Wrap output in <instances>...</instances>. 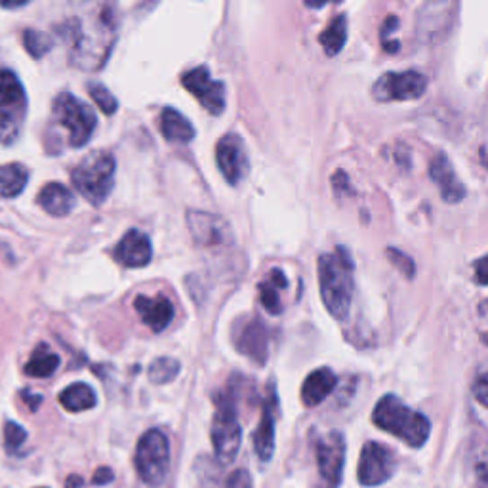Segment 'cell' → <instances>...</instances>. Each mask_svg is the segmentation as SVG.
<instances>
[{
	"label": "cell",
	"instance_id": "1",
	"mask_svg": "<svg viewBox=\"0 0 488 488\" xmlns=\"http://www.w3.org/2000/svg\"><path fill=\"white\" fill-rule=\"evenodd\" d=\"M115 39V13L109 6H102L92 13V18L78 23L71 52L73 63L83 71H98L111 54Z\"/></svg>",
	"mask_w": 488,
	"mask_h": 488
},
{
	"label": "cell",
	"instance_id": "2",
	"mask_svg": "<svg viewBox=\"0 0 488 488\" xmlns=\"http://www.w3.org/2000/svg\"><path fill=\"white\" fill-rule=\"evenodd\" d=\"M319 287L323 304L338 321H345L353 304V262L338 248L319 258Z\"/></svg>",
	"mask_w": 488,
	"mask_h": 488
},
{
	"label": "cell",
	"instance_id": "3",
	"mask_svg": "<svg viewBox=\"0 0 488 488\" xmlns=\"http://www.w3.org/2000/svg\"><path fill=\"white\" fill-rule=\"evenodd\" d=\"M372 420L380 430L399 437L408 447L420 448L426 445L431 433L430 420L408 408L399 397L386 395L374 406Z\"/></svg>",
	"mask_w": 488,
	"mask_h": 488
},
{
	"label": "cell",
	"instance_id": "4",
	"mask_svg": "<svg viewBox=\"0 0 488 488\" xmlns=\"http://www.w3.org/2000/svg\"><path fill=\"white\" fill-rule=\"evenodd\" d=\"M117 163L107 151L90 153L73 170V185L90 204H103L113 191Z\"/></svg>",
	"mask_w": 488,
	"mask_h": 488
},
{
	"label": "cell",
	"instance_id": "5",
	"mask_svg": "<svg viewBox=\"0 0 488 488\" xmlns=\"http://www.w3.org/2000/svg\"><path fill=\"white\" fill-rule=\"evenodd\" d=\"M134 464L139 479L149 486H159L170 469V443L159 430H149L141 435L136 447Z\"/></svg>",
	"mask_w": 488,
	"mask_h": 488
},
{
	"label": "cell",
	"instance_id": "6",
	"mask_svg": "<svg viewBox=\"0 0 488 488\" xmlns=\"http://www.w3.org/2000/svg\"><path fill=\"white\" fill-rule=\"evenodd\" d=\"M54 119L63 126L69 138L71 147H83L96 130V113L84 102L69 92H63L54 102Z\"/></svg>",
	"mask_w": 488,
	"mask_h": 488
},
{
	"label": "cell",
	"instance_id": "7",
	"mask_svg": "<svg viewBox=\"0 0 488 488\" xmlns=\"http://www.w3.org/2000/svg\"><path fill=\"white\" fill-rule=\"evenodd\" d=\"M210 433L216 458L222 464H231L237 458V452L241 448L243 431L237 418V408H235L229 397H222L217 401Z\"/></svg>",
	"mask_w": 488,
	"mask_h": 488
},
{
	"label": "cell",
	"instance_id": "8",
	"mask_svg": "<svg viewBox=\"0 0 488 488\" xmlns=\"http://www.w3.org/2000/svg\"><path fill=\"white\" fill-rule=\"evenodd\" d=\"M428 90V78L418 71L386 73L376 81L372 96L377 102H411L421 98Z\"/></svg>",
	"mask_w": 488,
	"mask_h": 488
},
{
	"label": "cell",
	"instance_id": "9",
	"mask_svg": "<svg viewBox=\"0 0 488 488\" xmlns=\"http://www.w3.org/2000/svg\"><path fill=\"white\" fill-rule=\"evenodd\" d=\"M397 471L395 454L380 443H367L360 450L357 477L363 486H377L387 483Z\"/></svg>",
	"mask_w": 488,
	"mask_h": 488
},
{
	"label": "cell",
	"instance_id": "10",
	"mask_svg": "<svg viewBox=\"0 0 488 488\" xmlns=\"http://www.w3.org/2000/svg\"><path fill=\"white\" fill-rule=\"evenodd\" d=\"M187 226L191 231L193 241L207 248V250H219L224 246L233 244V233L226 219L216 214L202 212V210H189L187 212Z\"/></svg>",
	"mask_w": 488,
	"mask_h": 488
},
{
	"label": "cell",
	"instance_id": "11",
	"mask_svg": "<svg viewBox=\"0 0 488 488\" xmlns=\"http://www.w3.org/2000/svg\"><path fill=\"white\" fill-rule=\"evenodd\" d=\"M182 84L189 93H193L197 102L207 109L209 113L212 115L224 113L226 107L224 84L219 81H214L207 67H195L191 71H187L182 78Z\"/></svg>",
	"mask_w": 488,
	"mask_h": 488
},
{
	"label": "cell",
	"instance_id": "12",
	"mask_svg": "<svg viewBox=\"0 0 488 488\" xmlns=\"http://www.w3.org/2000/svg\"><path fill=\"white\" fill-rule=\"evenodd\" d=\"M216 159L219 172L229 185H239L248 174V156L243 139L235 134H227L219 139L216 147Z\"/></svg>",
	"mask_w": 488,
	"mask_h": 488
},
{
	"label": "cell",
	"instance_id": "13",
	"mask_svg": "<svg viewBox=\"0 0 488 488\" xmlns=\"http://www.w3.org/2000/svg\"><path fill=\"white\" fill-rule=\"evenodd\" d=\"M345 464V439L340 431H330L317 440V466L321 477L333 486H338Z\"/></svg>",
	"mask_w": 488,
	"mask_h": 488
},
{
	"label": "cell",
	"instance_id": "14",
	"mask_svg": "<svg viewBox=\"0 0 488 488\" xmlns=\"http://www.w3.org/2000/svg\"><path fill=\"white\" fill-rule=\"evenodd\" d=\"M430 176L439 187V193L445 202L456 204L464 200L466 187L460 182V178L456 176L452 163L448 161V156L445 153H439L433 156V161L430 164Z\"/></svg>",
	"mask_w": 488,
	"mask_h": 488
},
{
	"label": "cell",
	"instance_id": "15",
	"mask_svg": "<svg viewBox=\"0 0 488 488\" xmlns=\"http://www.w3.org/2000/svg\"><path fill=\"white\" fill-rule=\"evenodd\" d=\"M153 258V246L146 233L130 229L115 248V260L126 267H146Z\"/></svg>",
	"mask_w": 488,
	"mask_h": 488
},
{
	"label": "cell",
	"instance_id": "16",
	"mask_svg": "<svg viewBox=\"0 0 488 488\" xmlns=\"http://www.w3.org/2000/svg\"><path fill=\"white\" fill-rule=\"evenodd\" d=\"M134 306L141 321H144L153 333H163L172 323V319H174V306H172V302L164 296H138Z\"/></svg>",
	"mask_w": 488,
	"mask_h": 488
},
{
	"label": "cell",
	"instance_id": "17",
	"mask_svg": "<svg viewBox=\"0 0 488 488\" xmlns=\"http://www.w3.org/2000/svg\"><path fill=\"white\" fill-rule=\"evenodd\" d=\"M267 348H270V338H267L265 326L258 319L250 321L239 336L241 353L254 360V363L263 365L267 359Z\"/></svg>",
	"mask_w": 488,
	"mask_h": 488
},
{
	"label": "cell",
	"instance_id": "18",
	"mask_svg": "<svg viewBox=\"0 0 488 488\" xmlns=\"http://www.w3.org/2000/svg\"><path fill=\"white\" fill-rule=\"evenodd\" d=\"M338 377L330 368L313 370L302 386V401L306 406L321 404L334 391Z\"/></svg>",
	"mask_w": 488,
	"mask_h": 488
},
{
	"label": "cell",
	"instance_id": "19",
	"mask_svg": "<svg viewBox=\"0 0 488 488\" xmlns=\"http://www.w3.org/2000/svg\"><path fill=\"white\" fill-rule=\"evenodd\" d=\"M39 204L42 207V210H46L50 216L63 217L73 210L75 197L66 185L46 183L39 193Z\"/></svg>",
	"mask_w": 488,
	"mask_h": 488
},
{
	"label": "cell",
	"instance_id": "20",
	"mask_svg": "<svg viewBox=\"0 0 488 488\" xmlns=\"http://www.w3.org/2000/svg\"><path fill=\"white\" fill-rule=\"evenodd\" d=\"M25 102V90L15 73L0 69V111L22 113Z\"/></svg>",
	"mask_w": 488,
	"mask_h": 488
},
{
	"label": "cell",
	"instance_id": "21",
	"mask_svg": "<svg viewBox=\"0 0 488 488\" xmlns=\"http://www.w3.org/2000/svg\"><path fill=\"white\" fill-rule=\"evenodd\" d=\"M161 130L172 144H189L195 138L193 124L172 107H166L161 115Z\"/></svg>",
	"mask_w": 488,
	"mask_h": 488
},
{
	"label": "cell",
	"instance_id": "22",
	"mask_svg": "<svg viewBox=\"0 0 488 488\" xmlns=\"http://www.w3.org/2000/svg\"><path fill=\"white\" fill-rule=\"evenodd\" d=\"M254 448L262 462H270L275 452V416L271 404L263 406L260 426L254 433Z\"/></svg>",
	"mask_w": 488,
	"mask_h": 488
},
{
	"label": "cell",
	"instance_id": "23",
	"mask_svg": "<svg viewBox=\"0 0 488 488\" xmlns=\"http://www.w3.org/2000/svg\"><path fill=\"white\" fill-rule=\"evenodd\" d=\"M59 403L67 413H84L98 404V397L88 384L78 382L61 391Z\"/></svg>",
	"mask_w": 488,
	"mask_h": 488
},
{
	"label": "cell",
	"instance_id": "24",
	"mask_svg": "<svg viewBox=\"0 0 488 488\" xmlns=\"http://www.w3.org/2000/svg\"><path fill=\"white\" fill-rule=\"evenodd\" d=\"M29 174L23 164L12 163L0 166V197L3 199H15L23 193L27 185Z\"/></svg>",
	"mask_w": 488,
	"mask_h": 488
},
{
	"label": "cell",
	"instance_id": "25",
	"mask_svg": "<svg viewBox=\"0 0 488 488\" xmlns=\"http://www.w3.org/2000/svg\"><path fill=\"white\" fill-rule=\"evenodd\" d=\"M287 285H288V282H287L285 273L279 271V270H273L270 273V279L262 282V285H260V300H262V306L265 307L267 313L279 315L282 311L279 292L282 288H287Z\"/></svg>",
	"mask_w": 488,
	"mask_h": 488
},
{
	"label": "cell",
	"instance_id": "26",
	"mask_svg": "<svg viewBox=\"0 0 488 488\" xmlns=\"http://www.w3.org/2000/svg\"><path fill=\"white\" fill-rule=\"evenodd\" d=\"M59 367V357L46 343H40L25 365V374L31 377H49Z\"/></svg>",
	"mask_w": 488,
	"mask_h": 488
},
{
	"label": "cell",
	"instance_id": "27",
	"mask_svg": "<svg viewBox=\"0 0 488 488\" xmlns=\"http://www.w3.org/2000/svg\"><path fill=\"white\" fill-rule=\"evenodd\" d=\"M345 40H348V20H345L343 13H340L323 31L319 42L323 44L326 56H336L342 52Z\"/></svg>",
	"mask_w": 488,
	"mask_h": 488
},
{
	"label": "cell",
	"instance_id": "28",
	"mask_svg": "<svg viewBox=\"0 0 488 488\" xmlns=\"http://www.w3.org/2000/svg\"><path fill=\"white\" fill-rule=\"evenodd\" d=\"M180 374V363L176 359L161 357L155 359L149 367V380L153 384H168Z\"/></svg>",
	"mask_w": 488,
	"mask_h": 488
},
{
	"label": "cell",
	"instance_id": "29",
	"mask_svg": "<svg viewBox=\"0 0 488 488\" xmlns=\"http://www.w3.org/2000/svg\"><path fill=\"white\" fill-rule=\"evenodd\" d=\"M90 96L105 115H113L117 111V98L103 84H90Z\"/></svg>",
	"mask_w": 488,
	"mask_h": 488
},
{
	"label": "cell",
	"instance_id": "30",
	"mask_svg": "<svg viewBox=\"0 0 488 488\" xmlns=\"http://www.w3.org/2000/svg\"><path fill=\"white\" fill-rule=\"evenodd\" d=\"M23 42L27 46L29 54L35 56V58H42L46 52L50 50V40L46 39L42 33H37V31H33V29L25 31Z\"/></svg>",
	"mask_w": 488,
	"mask_h": 488
},
{
	"label": "cell",
	"instance_id": "31",
	"mask_svg": "<svg viewBox=\"0 0 488 488\" xmlns=\"http://www.w3.org/2000/svg\"><path fill=\"white\" fill-rule=\"evenodd\" d=\"M25 440H27V431L20 426V423L6 421V426H4V443H6V448L10 452H15V450H18L25 443Z\"/></svg>",
	"mask_w": 488,
	"mask_h": 488
},
{
	"label": "cell",
	"instance_id": "32",
	"mask_svg": "<svg viewBox=\"0 0 488 488\" xmlns=\"http://www.w3.org/2000/svg\"><path fill=\"white\" fill-rule=\"evenodd\" d=\"M387 254H389V258H391V263L395 265L401 273H404L406 277H414V271H416V270H414V262H413L411 258L404 256L403 252L393 250V248L387 250Z\"/></svg>",
	"mask_w": 488,
	"mask_h": 488
},
{
	"label": "cell",
	"instance_id": "33",
	"mask_svg": "<svg viewBox=\"0 0 488 488\" xmlns=\"http://www.w3.org/2000/svg\"><path fill=\"white\" fill-rule=\"evenodd\" d=\"M224 488H254V483L246 469H235L226 479Z\"/></svg>",
	"mask_w": 488,
	"mask_h": 488
},
{
	"label": "cell",
	"instance_id": "34",
	"mask_svg": "<svg viewBox=\"0 0 488 488\" xmlns=\"http://www.w3.org/2000/svg\"><path fill=\"white\" fill-rule=\"evenodd\" d=\"M474 397L488 408V372H483L475 377V382H474Z\"/></svg>",
	"mask_w": 488,
	"mask_h": 488
},
{
	"label": "cell",
	"instance_id": "35",
	"mask_svg": "<svg viewBox=\"0 0 488 488\" xmlns=\"http://www.w3.org/2000/svg\"><path fill=\"white\" fill-rule=\"evenodd\" d=\"M475 474L479 479L488 483V448H483L475 460Z\"/></svg>",
	"mask_w": 488,
	"mask_h": 488
},
{
	"label": "cell",
	"instance_id": "36",
	"mask_svg": "<svg viewBox=\"0 0 488 488\" xmlns=\"http://www.w3.org/2000/svg\"><path fill=\"white\" fill-rule=\"evenodd\" d=\"M475 279H477L479 285L488 287V256H483L475 263Z\"/></svg>",
	"mask_w": 488,
	"mask_h": 488
},
{
	"label": "cell",
	"instance_id": "37",
	"mask_svg": "<svg viewBox=\"0 0 488 488\" xmlns=\"http://www.w3.org/2000/svg\"><path fill=\"white\" fill-rule=\"evenodd\" d=\"M113 479H115V474H113V469H111V467H100V469L96 471V474H93L92 483L103 486V484L111 483Z\"/></svg>",
	"mask_w": 488,
	"mask_h": 488
},
{
	"label": "cell",
	"instance_id": "38",
	"mask_svg": "<svg viewBox=\"0 0 488 488\" xmlns=\"http://www.w3.org/2000/svg\"><path fill=\"white\" fill-rule=\"evenodd\" d=\"M25 399L31 403V411H37V406L42 403L40 395H31L29 391H25Z\"/></svg>",
	"mask_w": 488,
	"mask_h": 488
},
{
	"label": "cell",
	"instance_id": "39",
	"mask_svg": "<svg viewBox=\"0 0 488 488\" xmlns=\"http://www.w3.org/2000/svg\"><path fill=\"white\" fill-rule=\"evenodd\" d=\"M83 484H84V481H83L81 477H78V475H71V477L67 479L66 488H83Z\"/></svg>",
	"mask_w": 488,
	"mask_h": 488
},
{
	"label": "cell",
	"instance_id": "40",
	"mask_svg": "<svg viewBox=\"0 0 488 488\" xmlns=\"http://www.w3.org/2000/svg\"><path fill=\"white\" fill-rule=\"evenodd\" d=\"M483 342L488 345V334H483Z\"/></svg>",
	"mask_w": 488,
	"mask_h": 488
},
{
	"label": "cell",
	"instance_id": "41",
	"mask_svg": "<svg viewBox=\"0 0 488 488\" xmlns=\"http://www.w3.org/2000/svg\"><path fill=\"white\" fill-rule=\"evenodd\" d=\"M486 306H488V304H486Z\"/></svg>",
	"mask_w": 488,
	"mask_h": 488
}]
</instances>
